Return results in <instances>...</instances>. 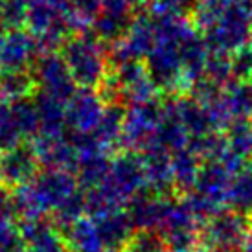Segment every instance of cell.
I'll use <instances>...</instances> for the list:
<instances>
[{
    "mask_svg": "<svg viewBox=\"0 0 252 252\" xmlns=\"http://www.w3.org/2000/svg\"><path fill=\"white\" fill-rule=\"evenodd\" d=\"M144 157V169H146V188L164 197H175L177 186L171 168V155L160 149H149Z\"/></svg>",
    "mask_w": 252,
    "mask_h": 252,
    "instance_id": "2e32d148",
    "label": "cell"
},
{
    "mask_svg": "<svg viewBox=\"0 0 252 252\" xmlns=\"http://www.w3.org/2000/svg\"><path fill=\"white\" fill-rule=\"evenodd\" d=\"M107 107L105 98L98 89L77 87L72 98L66 101V127L68 133L91 134L98 127Z\"/></svg>",
    "mask_w": 252,
    "mask_h": 252,
    "instance_id": "9c48e42d",
    "label": "cell"
},
{
    "mask_svg": "<svg viewBox=\"0 0 252 252\" xmlns=\"http://www.w3.org/2000/svg\"><path fill=\"white\" fill-rule=\"evenodd\" d=\"M127 107L122 103H107L105 112L99 120L98 127L94 129L92 136L99 142V146L105 151L112 153L114 147L122 144V133H124V122H126Z\"/></svg>",
    "mask_w": 252,
    "mask_h": 252,
    "instance_id": "ffe728a7",
    "label": "cell"
},
{
    "mask_svg": "<svg viewBox=\"0 0 252 252\" xmlns=\"http://www.w3.org/2000/svg\"><path fill=\"white\" fill-rule=\"evenodd\" d=\"M35 92L37 83L30 70L0 72V101H19Z\"/></svg>",
    "mask_w": 252,
    "mask_h": 252,
    "instance_id": "d4e9b609",
    "label": "cell"
},
{
    "mask_svg": "<svg viewBox=\"0 0 252 252\" xmlns=\"http://www.w3.org/2000/svg\"><path fill=\"white\" fill-rule=\"evenodd\" d=\"M189 142L188 131L182 126L179 112L175 109V101L169 99L164 103V116H162L157 134H155V144L151 149H160L166 153H175L182 147H186Z\"/></svg>",
    "mask_w": 252,
    "mask_h": 252,
    "instance_id": "ac0fdd59",
    "label": "cell"
},
{
    "mask_svg": "<svg viewBox=\"0 0 252 252\" xmlns=\"http://www.w3.org/2000/svg\"><path fill=\"white\" fill-rule=\"evenodd\" d=\"M245 4H247V7H249V11H251V15H252V0H245Z\"/></svg>",
    "mask_w": 252,
    "mask_h": 252,
    "instance_id": "7bdbcfd3",
    "label": "cell"
},
{
    "mask_svg": "<svg viewBox=\"0 0 252 252\" xmlns=\"http://www.w3.org/2000/svg\"><path fill=\"white\" fill-rule=\"evenodd\" d=\"M77 87L99 89L111 70L109 46H105L91 28L72 35L59 48Z\"/></svg>",
    "mask_w": 252,
    "mask_h": 252,
    "instance_id": "7a4b0ae2",
    "label": "cell"
},
{
    "mask_svg": "<svg viewBox=\"0 0 252 252\" xmlns=\"http://www.w3.org/2000/svg\"><path fill=\"white\" fill-rule=\"evenodd\" d=\"M214 105L221 116L230 124L234 120L252 118V81H234L224 87L221 98Z\"/></svg>",
    "mask_w": 252,
    "mask_h": 252,
    "instance_id": "e0dca14e",
    "label": "cell"
},
{
    "mask_svg": "<svg viewBox=\"0 0 252 252\" xmlns=\"http://www.w3.org/2000/svg\"><path fill=\"white\" fill-rule=\"evenodd\" d=\"M30 142L35 147L42 169H66V171L76 173L79 158H77V151L68 133L61 136H41L39 134Z\"/></svg>",
    "mask_w": 252,
    "mask_h": 252,
    "instance_id": "5bb4252c",
    "label": "cell"
},
{
    "mask_svg": "<svg viewBox=\"0 0 252 252\" xmlns=\"http://www.w3.org/2000/svg\"><path fill=\"white\" fill-rule=\"evenodd\" d=\"M228 208L252 217V164L234 177L228 193Z\"/></svg>",
    "mask_w": 252,
    "mask_h": 252,
    "instance_id": "4316f807",
    "label": "cell"
},
{
    "mask_svg": "<svg viewBox=\"0 0 252 252\" xmlns=\"http://www.w3.org/2000/svg\"><path fill=\"white\" fill-rule=\"evenodd\" d=\"M41 52L37 39L26 28L9 30L0 46V72L32 70Z\"/></svg>",
    "mask_w": 252,
    "mask_h": 252,
    "instance_id": "7c38bea8",
    "label": "cell"
},
{
    "mask_svg": "<svg viewBox=\"0 0 252 252\" xmlns=\"http://www.w3.org/2000/svg\"><path fill=\"white\" fill-rule=\"evenodd\" d=\"M134 7L136 6L133 4V0H101V11H107V13L131 17L134 15Z\"/></svg>",
    "mask_w": 252,
    "mask_h": 252,
    "instance_id": "8d00e7d4",
    "label": "cell"
},
{
    "mask_svg": "<svg viewBox=\"0 0 252 252\" xmlns=\"http://www.w3.org/2000/svg\"><path fill=\"white\" fill-rule=\"evenodd\" d=\"M204 77H208L210 81L219 85L221 89L234 83V72H232V59L230 54H221V52H212L206 63Z\"/></svg>",
    "mask_w": 252,
    "mask_h": 252,
    "instance_id": "1f68e13d",
    "label": "cell"
},
{
    "mask_svg": "<svg viewBox=\"0 0 252 252\" xmlns=\"http://www.w3.org/2000/svg\"><path fill=\"white\" fill-rule=\"evenodd\" d=\"M164 116V101L160 98L146 103L129 107L124 122L122 133V149L146 153L155 144V134Z\"/></svg>",
    "mask_w": 252,
    "mask_h": 252,
    "instance_id": "5b68a950",
    "label": "cell"
},
{
    "mask_svg": "<svg viewBox=\"0 0 252 252\" xmlns=\"http://www.w3.org/2000/svg\"><path fill=\"white\" fill-rule=\"evenodd\" d=\"M241 252H252V230L249 232L245 243H243V247H241Z\"/></svg>",
    "mask_w": 252,
    "mask_h": 252,
    "instance_id": "f35d334b",
    "label": "cell"
},
{
    "mask_svg": "<svg viewBox=\"0 0 252 252\" xmlns=\"http://www.w3.org/2000/svg\"><path fill=\"white\" fill-rule=\"evenodd\" d=\"M252 230V217L239 214L232 208H223L203 224L201 241L203 247H221L239 251Z\"/></svg>",
    "mask_w": 252,
    "mask_h": 252,
    "instance_id": "8992f818",
    "label": "cell"
},
{
    "mask_svg": "<svg viewBox=\"0 0 252 252\" xmlns=\"http://www.w3.org/2000/svg\"><path fill=\"white\" fill-rule=\"evenodd\" d=\"M226 149L247 162H252V120H234L224 127Z\"/></svg>",
    "mask_w": 252,
    "mask_h": 252,
    "instance_id": "484cf974",
    "label": "cell"
},
{
    "mask_svg": "<svg viewBox=\"0 0 252 252\" xmlns=\"http://www.w3.org/2000/svg\"><path fill=\"white\" fill-rule=\"evenodd\" d=\"M175 197L158 195L147 188L138 191L126 206L136 230H158Z\"/></svg>",
    "mask_w": 252,
    "mask_h": 252,
    "instance_id": "4fadbf2b",
    "label": "cell"
},
{
    "mask_svg": "<svg viewBox=\"0 0 252 252\" xmlns=\"http://www.w3.org/2000/svg\"><path fill=\"white\" fill-rule=\"evenodd\" d=\"M2 11H4V0H0V22H2Z\"/></svg>",
    "mask_w": 252,
    "mask_h": 252,
    "instance_id": "b9f144b4",
    "label": "cell"
},
{
    "mask_svg": "<svg viewBox=\"0 0 252 252\" xmlns=\"http://www.w3.org/2000/svg\"><path fill=\"white\" fill-rule=\"evenodd\" d=\"M33 101H35L37 114H39V134L41 136H61L68 133L64 101L41 91L33 94Z\"/></svg>",
    "mask_w": 252,
    "mask_h": 252,
    "instance_id": "d6986e66",
    "label": "cell"
},
{
    "mask_svg": "<svg viewBox=\"0 0 252 252\" xmlns=\"http://www.w3.org/2000/svg\"><path fill=\"white\" fill-rule=\"evenodd\" d=\"M22 142L26 140H24L19 126H17L11 103L0 101V153H6Z\"/></svg>",
    "mask_w": 252,
    "mask_h": 252,
    "instance_id": "4dcf8cb0",
    "label": "cell"
},
{
    "mask_svg": "<svg viewBox=\"0 0 252 252\" xmlns=\"http://www.w3.org/2000/svg\"><path fill=\"white\" fill-rule=\"evenodd\" d=\"M153 0H133L134 6H146V4H151Z\"/></svg>",
    "mask_w": 252,
    "mask_h": 252,
    "instance_id": "60d3db41",
    "label": "cell"
},
{
    "mask_svg": "<svg viewBox=\"0 0 252 252\" xmlns=\"http://www.w3.org/2000/svg\"><path fill=\"white\" fill-rule=\"evenodd\" d=\"M30 186L46 216L81 189L76 173L66 169H41V173L30 182Z\"/></svg>",
    "mask_w": 252,
    "mask_h": 252,
    "instance_id": "30bf717a",
    "label": "cell"
},
{
    "mask_svg": "<svg viewBox=\"0 0 252 252\" xmlns=\"http://www.w3.org/2000/svg\"><path fill=\"white\" fill-rule=\"evenodd\" d=\"M96 221L101 241L107 252H126L133 236L136 234L133 219L129 216L127 208L112 210L101 216L92 217Z\"/></svg>",
    "mask_w": 252,
    "mask_h": 252,
    "instance_id": "9a60e30c",
    "label": "cell"
},
{
    "mask_svg": "<svg viewBox=\"0 0 252 252\" xmlns=\"http://www.w3.org/2000/svg\"><path fill=\"white\" fill-rule=\"evenodd\" d=\"M7 32H9V28H7L4 22H0V46H2V42H4V39H6Z\"/></svg>",
    "mask_w": 252,
    "mask_h": 252,
    "instance_id": "ab89813d",
    "label": "cell"
},
{
    "mask_svg": "<svg viewBox=\"0 0 252 252\" xmlns=\"http://www.w3.org/2000/svg\"><path fill=\"white\" fill-rule=\"evenodd\" d=\"M111 153H96L81 158L76 169L79 188L87 191V189H92L99 184H103L107 175H109V169H111Z\"/></svg>",
    "mask_w": 252,
    "mask_h": 252,
    "instance_id": "cb8c5ba5",
    "label": "cell"
},
{
    "mask_svg": "<svg viewBox=\"0 0 252 252\" xmlns=\"http://www.w3.org/2000/svg\"><path fill=\"white\" fill-rule=\"evenodd\" d=\"M63 236L70 252H107L96 221L91 216H85L76 221L70 228L63 232Z\"/></svg>",
    "mask_w": 252,
    "mask_h": 252,
    "instance_id": "44dd1931",
    "label": "cell"
},
{
    "mask_svg": "<svg viewBox=\"0 0 252 252\" xmlns=\"http://www.w3.org/2000/svg\"><path fill=\"white\" fill-rule=\"evenodd\" d=\"M232 72L236 81H252V44L230 54Z\"/></svg>",
    "mask_w": 252,
    "mask_h": 252,
    "instance_id": "e575fe53",
    "label": "cell"
},
{
    "mask_svg": "<svg viewBox=\"0 0 252 252\" xmlns=\"http://www.w3.org/2000/svg\"><path fill=\"white\" fill-rule=\"evenodd\" d=\"M210 52L234 54L252 42V15L245 0H238L224 9L210 28L203 32Z\"/></svg>",
    "mask_w": 252,
    "mask_h": 252,
    "instance_id": "3957f363",
    "label": "cell"
},
{
    "mask_svg": "<svg viewBox=\"0 0 252 252\" xmlns=\"http://www.w3.org/2000/svg\"><path fill=\"white\" fill-rule=\"evenodd\" d=\"M126 252H169L157 230H136Z\"/></svg>",
    "mask_w": 252,
    "mask_h": 252,
    "instance_id": "d6a6232c",
    "label": "cell"
},
{
    "mask_svg": "<svg viewBox=\"0 0 252 252\" xmlns=\"http://www.w3.org/2000/svg\"><path fill=\"white\" fill-rule=\"evenodd\" d=\"M203 224L184 197H175L157 232L166 241L169 252H197L203 249Z\"/></svg>",
    "mask_w": 252,
    "mask_h": 252,
    "instance_id": "277c9868",
    "label": "cell"
},
{
    "mask_svg": "<svg viewBox=\"0 0 252 252\" xmlns=\"http://www.w3.org/2000/svg\"><path fill=\"white\" fill-rule=\"evenodd\" d=\"M103 184H107L126 204L129 203L138 191L146 188V169L142 153L122 149L112 155L111 169Z\"/></svg>",
    "mask_w": 252,
    "mask_h": 252,
    "instance_id": "ba28073f",
    "label": "cell"
},
{
    "mask_svg": "<svg viewBox=\"0 0 252 252\" xmlns=\"http://www.w3.org/2000/svg\"><path fill=\"white\" fill-rule=\"evenodd\" d=\"M85 216H89L87 214V199H85L83 189H79L72 197H68L63 204H59L56 210L50 214V219L54 221V224L59 230L64 232Z\"/></svg>",
    "mask_w": 252,
    "mask_h": 252,
    "instance_id": "83f0119b",
    "label": "cell"
},
{
    "mask_svg": "<svg viewBox=\"0 0 252 252\" xmlns=\"http://www.w3.org/2000/svg\"><path fill=\"white\" fill-rule=\"evenodd\" d=\"M26 19H28V0H4L2 22L7 28H26Z\"/></svg>",
    "mask_w": 252,
    "mask_h": 252,
    "instance_id": "836d02e7",
    "label": "cell"
},
{
    "mask_svg": "<svg viewBox=\"0 0 252 252\" xmlns=\"http://www.w3.org/2000/svg\"><path fill=\"white\" fill-rule=\"evenodd\" d=\"M251 44H252V42H251Z\"/></svg>",
    "mask_w": 252,
    "mask_h": 252,
    "instance_id": "ee69618b",
    "label": "cell"
},
{
    "mask_svg": "<svg viewBox=\"0 0 252 252\" xmlns=\"http://www.w3.org/2000/svg\"><path fill=\"white\" fill-rule=\"evenodd\" d=\"M32 76L37 83V91L46 92L61 101H68L77 91V85L64 63L61 52H41L32 66Z\"/></svg>",
    "mask_w": 252,
    "mask_h": 252,
    "instance_id": "52a82bcc",
    "label": "cell"
},
{
    "mask_svg": "<svg viewBox=\"0 0 252 252\" xmlns=\"http://www.w3.org/2000/svg\"><path fill=\"white\" fill-rule=\"evenodd\" d=\"M89 28L68 0H28L26 30L42 52H57L77 32Z\"/></svg>",
    "mask_w": 252,
    "mask_h": 252,
    "instance_id": "6da1fadb",
    "label": "cell"
},
{
    "mask_svg": "<svg viewBox=\"0 0 252 252\" xmlns=\"http://www.w3.org/2000/svg\"><path fill=\"white\" fill-rule=\"evenodd\" d=\"M9 103H11L17 126L21 129L24 140H33L39 134V114H37L33 96L19 99V101H9Z\"/></svg>",
    "mask_w": 252,
    "mask_h": 252,
    "instance_id": "f546056e",
    "label": "cell"
},
{
    "mask_svg": "<svg viewBox=\"0 0 252 252\" xmlns=\"http://www.w3.org/2000/svg\"><path fill=\"white\" fill-rule=\"evenodd\" d=\"M199 252H238L234 249H221V247H203Z\"/></svg>",
    "mask_w": 252,
    "mask_h": 252,
    "instance_id": "74e56055",
    "label": "cell"
},
{
    "mask_svg": "<svg viewBox=\"0 0 252 252\" xmlns=\"http://www.w3.org/2000/svg\"><path fill=\"white\" fill-rule=\"evenodd\" d=\"M203 158L191 151L188 146L171 153V168H173V179H175L177 193H188L193 188L197 175L203 166Z\"/></svg>",
    "mask_w": 252,
    "mask_h": 252,
    "instance_id": "7402d4cb",
    "label": "cell"
},
{
    "mask_svg": "<svg viewBox=\"0 0 252 252\" xmlns=\"http://www.w3.org/2000/svg\"><path fill=\"white\" fill-rule=\"evenodd\" d=\"M133 17H126V15H114V13H107V11H101L94 17V21L91 22L89 28L92 30V33L98 37L99 41L103 42L105 46H112L114 42L122 41L126 37L127 30L133 22Z\"/></svg>",
    "mask_w": 252,
    "mask_h": 252,
    "instance_id": "603a6c76",
    "label": "cell"
},
{
    "mask_svg": "<svg viewBox=\"0 0 252 252\" xmlns=\"http://www.w3.org/2000/svg\"><path fill=\"white\" fill-rule=\"evenodd\" d=\"M197 0H153L149 4V13L158 21H182L191 19Z\"/></svg>",
    "mask_w": 252,
    "mask_h": 252,
    "instance_id": "f1b7e54d",
    "label": "cell"
},
{
    "mask_svg": "<svg viewBox=\"0 0 252 252\" xmlns=\"http://www.w3.org/2000/svg\"><path fill=\"white\" fill-rule=\"evenodd\" d=\"M41 160L32 142H22L6 153H0V175L2 186L15 189L24 186L41 173Z\"/></svg>",
    "mask_w": 252,
    "mask_h": 252,
    "instance_id": "8fae6325",
    "label": "cell"
},
{
    "mask_svg": "<svg viewBox=\"0 0 252 252\" xmlns=\"http://www.w3.org/2000/svg\"><path fill=\"white\" fill-rule=\"evenodd\" d=\"M72 7L76 9V13L79 15V19L91 26V22L94 21V17L99 13L101 9V0H68Z\"/></svg>",
    "mask_w": 252,
    "mask_h": 252,
    "instance_id": "d590c367",
    "label": "cell"
}]
</instances>
